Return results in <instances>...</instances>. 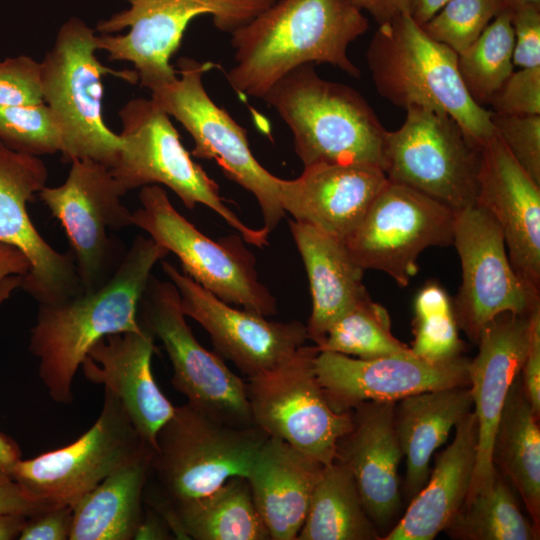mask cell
<instances>
[{
    "label": "cell",
    "mask_w": 540,
    "mask_h": 540,
    "mask_svg": "<svg viewBox=\"0 0 540 540\" xmlns=\"http://www.w3.org/2000/svg\"><path fill=\"white\" fill-rule=\"evenodd\" d=\"M368 28L352 0H276L231 33L235 65L226 78L239 96L259 99L307 63L330 64L359 78L348 48Z\"/></svg>",
    "instance_id": "6da1fadb"
},
{
    "label": "cell",
    "mask_w": 540,
    "mask_h": 540,
    "mask_svg": "<svg viewBox=\"0 0 540 540\" xmlns=\"http://www.w3.org/2000/svg\"><path fill=\"white\" fill-rule=\"evenodd\" d=\"M169 254L138 236L111 276L98 288L53 304H39L29 349L53 401L73 400L72 382L89 350L110 334L142 330L139 305L155 264Z\"/></svg>",
    "instance_id": "7a4b0ae2"
},
{
    "label": "cell",
    "mask_w": 540,
    "mask_h": 540,
    "mask_svg": "<svg viewBox=\"0 0 540 540\" xmlns=\"http://www.w3.org/2000/svg\"><path fill=\"white\" fill-rule=\"evenodd\" d=\"M300 65L261 98L285 122L303 167L360 164L383 170L387 131L356 89Z\"/></svg>",
    "instance_id": "3957f363"
},
{
    "label": "cell",
    "mask_w": 540,
    "mask_h": 540,
    "mask_svg": "<svg viewBox=\"0 0 540 540\" xmlns=\"http://www.w3.org/2000/svg\"><path fill=\"white\" fill-rule=\"evenodd\" d=\"M366 61L378 94L391 104L446 114L479 147L493 136L491 111L467 93L457 69V53L432 39L411 14L379 25Z\"/></svg>",
    "instance_id": "277c9868"
},
{
    "label": "cell",
    "mask_w": 540,
    "mask_h": 540,
    "mask_svg": "<svg viewBox=\"0 0 540 540\" xmlns=\"http://www.w3.org/2000/svg\"><path fill=\"white\" fill-rule=\"evenodd\" d=\"M97 50L95 31L78 17L67 19L40 61L42 96L60 128L63 158L69 162L89 158L110 168L121 140L103 119L102 79L111 75L136 84L138 76L134 70L115 71L103 65Z\"/></svg>",
    "instance_id": "5b68a950"
},
{
    "label": "cell",
    "mask_w": 540,
    "mask_h": 540,
    "mask_svg": "<svg viewBox=\"0 0 540 540\" xmlns=\"http://www.w3.org/2000/svg\"><path fill=\"white\" fill-rule=\"evenodd\" d=\"M269 436L257 426L224 424L189 402L175 407L157 434L145 491L171 503L206 496L246 477Z\"/></svg>",
    "instance_id": "8992f818"
},
{
    "label": "cell",
    "mask_w": 540,
    "mask_h": 540,
    "mask_svg": "<svg viewBox=\"0 0 540 540\" xmlns=\"http://www.w3.org/2000/svg\"><path fill=\"white\" fill-rule=\"evenodd\" d=\"M121 148L110 171L127 193L162 184L186 208L200 204L217 213L247 243L262 248L269 234L246 225L224 202L219 186L193 161L170 116L152 98H134L119 111Z\"/></svg>",
    "instance_id": "52a82bcc"
},
{
    "label": "cell",
    "mask_w": 540,
    "mask_h": 540,
    "mask_svg": "<svg viewBox=\"0 0 540 540\" xmlns=\"http://www.w3.org/2000/svg\"><path fill=\"white\" fill-rule=\"evenodd\" d=\"M128 8L99 20L97 48L111 61L133 65L140 85L152 88L177 76L170 64L189 23L210 15L214 26L232 33L276 0H122Z\"/></svg>",
    "instance_id": "ba28073f"
},
{
    "label": "cell",
    "mask_w": 540,
    "mask_h": 540,
    "mask_svg": "<svg viewBox=\"0 0 540 540\" xmlns=\"http://www.w3.org/2000/svg\"><path fill=\"white\" fill-rule=\"evenodd\" d=\"M177 64L179 77L152 88L151 98L190 134L193 157L215 160L225 176L256 198L264 222L262 228L270 234L285 216L279 194L280 178L257 161L247 130L207 93L203 75L212 64L188 57L180 58Z\"/></svg>",
    "instance_id": "9c48e42d"
},
{
    "label": "cell",
    "mask_w": 540,
    "mask_h": 540,
    "mask_svg": "<svg viewBox=\"0 0 540 540\" xmlns=\"http://www.w3.org/2000/svg\"><path fill=\"white\" fill-rule=\"evenodd\" d=\"M140 207L131 223L180 260L183 272L222 301L263 316L277 313V301L258 278L254 255L241 235H204L172 205L159 185L139 192Z\"/></svg>",
    "instance_id": "30bf717a"
},
{
    "label": "cell",
    "mask_w": 540,
    "mask_h": 540,
    "mask_svg": "<svg viewBox=\"0 0 540 540\" xmlns=\"http://www.w3.org/2000/svg\"><path fill=\"white\" fill-rule=\"evenodd\" d=\"M480 149L450 116L412 106L387 131L383 171L454 212L476 204Z\"/></svg>",
    "instance_id": "8fae6325"
},
{
    "label": "cell",
    "mask_w": 540,
    "mask_h": 540,
    "mask_svg": "<svg viewBox=\"0 0 540 540\" xmlns=\"http://www.w3.org/2000/svg\"><path fill=\"white\" fill-rule=\"evenodd\" d=\"M316 345H303L281 365L249 377L246 393L255 426L329 465L352 426L351 411L336 412L317 379Z\"/></svg>",
    "instance_id": "7c38bea8"
},
{
    "label": "cell",
    "mask_w": 540,
    "mask_h": 540,
    "mask_svg": "<svg viewBox=\"0 0 540 540\" xmlns=\"http://www.w3.org/2000/svg\"><path fill=\"white\" fill-rule=\"evenodd\" d=\"M185 317L176 286L151 276L138 318L163 344L173 368V387L187 402L224 424L255 426L246 382L197 341Z\"/></svg>",
    "instance_id": "4fadbf2b"
},
{
    "label": "cell",
    "mask_w": 540,
    "mask_h": 540,
    "mask_svg": "<svg viewBox=\"0 0 540 540\" xmlns=\"http://www.w3.org/2000/svg\"><path fill=\"white\" fill-rule=\"evenodd\" d=\"M147 447L121 401L104 389L101 412L85 433L67 446L19 459L11 478L48 507L73 506Z\"/></svg>",
    "instance_id": "5bb4252c"
},
{
    "label": "cell",
    "mask_w": 540,
    "mask_h": 540,
    "mask_svg": "<svg viewBox=\"0 0 540 540\" xmlns=\"http://www.w3.org/2000/svg\"><path fill=\"white\" fill-rule=\"evenodd\" d=\"M455 212L431 197L388 180L345 240L364 269L387 273L405 287L428 247L453 244Z\"/></svg>",
    "instance_id": "9a60e30c"
},
{
    "label": "cell",
    "mask_w": 540,
    "mask_h": 540,
    "mask_svg": "<svg viewBox=\"0 0 540 540\" xmlns=\"http://www.w3.org/2000/svg\"><path fill=\"white\" fill-rule=\"evenodd\" d=\"M462 282L453 302L459 329L477 343L485 325L503 312L529 314L540 304L510 262L503 233L494 218L475 204L455 212L453 244Z\"/></svg>",
    "instance_id": "2e32d148"
},
{
    "label": "cell",
    "mask_w": 540,
    "mask_h": 540,
    "mask_svg": "<svg viewBox=\"0 0 540 540\" xmlns=\"http://www.w3.org/2000/svg\"><path fill=\"white\" fill-rule=\"evenodd\" d=\"M70 163L65 181L45 186L38 195L64 228L81 286L87 292L111 276L109 232L132 225V212L122 203L126 193L108 166L89 158Z\"/></svg>",
    "instance_id": "e0dca14e"
},
{
    "label": "cell",
    "mask_w": 540,
    "mask_h": 540,
    "mask_svg": "<svg viewBox=\"0 0 540 540\" xmlns=\"http://www.w3.org/2000/svg\"><path fill=\"white\" fill-rule=\"evenodd\" d=\"M48 170L40 157L15 152L0 142V243L19 249L30 270L21 287L39 304H53L83 292L70 255L39 234L27 203L45 186Z\"/></svg>",
    "instance_id": "ac0fdd59"
},
{
    "label": "cell",
    "mask_w": 540,
    "mask_h": 540,
    "mask_svg": "<svg viewBox=\"0 0 540 540\" xmlns=\"http://www.w3.org/2000/svg\"><path fill=\"white\" fill-rule=\"evenodd\" d=\"M161 267L179 292L184 314L207 331L219 354L247 378L281 365L308 340L306 325L299 321H269L258 313L236 309L173 264L161 260Z\"/></svg>",
    "instance_id": "d6986e66"
},
{
    "label": "cell",
    "mask_w": 540,
    "mask_h": 540,
    "mask_svg": "<svg viewBox=\"0 0 540 540\" xmlns=\"http://www.w3.org/2000/svg\"><path fill=\"white\" fill-rule=\"evenodd\" d=\"M470 358L429 361L412 353L373 359L319 351L314 360L317 379L336 412L351 411L362 402H396L414 394L470 386Z\"/></svg>",
    "instance_id": "ffe728a7"
},
{
    "label": "cell",
    "mask_w": 540,
    "mask_h": 540,
    "mask_svg": "<svg viewBox=\"0 0 540 540\" xmlns=\"http://www.w3.org/2000/svg\"><path fill=\"white\" fill-rule=\"evenodd\" d=\"M476 204L499 225L517 275L540 295V184L495 133L480 149Z\"/></svg>",
    "instance_id": "44dd1931"
},
{
    "label": "cell",
    "mask_w": 540,
    "mask_h": 540,
    "mask_svg": "<svg viewBox=\"0 0 540 540\" xmlns=\"http://www.w3.org/2000/svg\"><path fill=\"white\" fill-rule=\"evenodd\" d=\"M529 314L503 312L495 316L481 331L478 353L470 359L469 387L478 440L466 500L488 490L497 477L498 471L492 462L493 440L507 393L521 372L526 356Z\"/></svg>",
    "instance_id": "7402d4cb"
},
{
    "label": "cell",
    "mask_w": 540,
    "mask_h": 540,
    "mask_svg": "<svg viewBox=\"0 0 540 540\" xmlns=\"http://www.w3.org/2000/svg\"><path fill=\"white\" fill-rule=\"evenodd\" d=\"M387 182L376 166L314 164L295 179L280 178V201L294 221L345 242Z\"/></svg>",
    "instance_id": "603a6c76"
},
{
    "label": "cell",
    "mask_w": 540,
    "mask_h": 540,
    "mask_svg": "<svg viewBox=\"0 0 540 540\" xmlns=\"http://www.w3.org/2000/svg\"><path fill=\"white\" fill-rule=\"evenodd\" d=\"M154 339L143 327L138 332L110 334L92 346L80 366L86 379L103 385L121 401L140 437L153 451L158 432L175 411L152 373Z\"/></svg>",
    "instance_id": "cb8c5ba5"
},
{
    "label": "cell",
    "mask_w": 540,
    "mask_h": 540,
    "mask_svg": "<svg viewBox=\"0 0 540 540\" xmlns=\"http://www.w3.org/2000/svg\"><path fill=\"white\" fill-rule=\"evenodd\" d=\"M395 402H362L351 410L352 426L339 440L336 460L351 471L364 508L378 528L396 517L398 468L403 457L394 421Z\"/></svg>",
    "instance_id": "d4e9b609"
},
{
    "label": "cell",
    "mask_w": 540,
    "mask_h": 540,
    "mask_svg": "<svg viewBox=\"0 0 540 540\" xmlns=\"http://www.w3.org/2000/svg\"><path fill=\"white\" fill-rule=\"evenodd\" d=\"M325 465L268 437L246 476L271 540H296Z\"/></svg>",
    "instance_id": "484cf974"
},
{
    "label": "cell",
    "mask_w": 540,
    "mask_h": 540,
    "mask_svg": "<svg viewBox=\"0 0 540 540\" xmlns=\"http://www.w3.org/2000/svg\"><path fill=\"white\" fill-rule=\"evenodd\" d=\"M455 428L453 441L436 456L427 482L381 540H433L464 504L477 456L478 426L474 412L467 413Z\"/></svg>",
    "instance_id": "4316f807"
},
{
    "label": "cell",
    "mask_w": 540,
    "mask_h": 540,
    "mask_svg": "<svg viewBox=\"0 0 540 540\" xmlns=\"http://www.w3.org/2000/svg\"><path fill=\"white\" fill-rule=\"evenodd\" d=\"M289 228L311 291L307 336L318 345L335 321L370 297L362 282L365 270L344 241L294 220L289 221Z\"/></svg>",
    "instance_id": "83f0119b"
},
{
    "label": "cell",
    "mask_w": 540,
    "mask_h": 540,
    "mask_svg": "<svg viewBox=\"0 0 540 540\" xmlns=\"http://www.w3.org/2000/svg\"><path fill=\"white\" fill-rule=\"evenodd\" d=\"M395 429L406 459L405 492L413 498L430 475V460L452 428L472 411L469 386L426 391L398 400Z\"/></svg>",
    "instance_id": "f1b7e54d"
},
{
    "label": "cell",
    "mask_w": 540,
    "mask_h": 540,
    "mask_svg": "<svg viewBox=\"0 0 540 540\" xmlns=\"http://www.w3.org/2000/svg\"><path fill=\"white\" fill-rule=\"evenodd\" d=\"M152 454V448H145L72 506L69 540H134Z\"/></svg>",
    "instance_id": "f546056e"
},
{
    "label": "cell",
    "mask_w": 540,
    "mask_h": 540,
    "mask_svg": "<svg viewBox=\"0 0 540 540\" xmlns=\"http://www.w3.org/2000/svg\"><path fill=\"white\" fill-rule=\"evenodd\" d=\"M520 373L507 393L496 427L492 462L519 493L531 521L540 525V430Z\"/></svg>",
    "instance_id": "4dcf8cb0"
},
{
    "label": "cell",
    "mask_w": 540,
    "mask_h": 540,
    "mask_svg": "<svg viewBox=\"0 0 540 540\" xmlns=\"http://www.w3.org/2000/svg\"><path fill=\"white\" fill-rule=\"evenodd\" d=\"M354 477L340 461L324 466L296 540H380Z\"/></svg>",
    "instance_id": "1f68e13d"
},
{
    "label": "cell",
    "mask_w": 540,
    "mask_h": 540,
    "mask_svg": "<svg viewBox=\"0 0 540 540\" xmlns=\"http://www.w3.org/2000/svg\"><path fill=\"white\" fill-rule=\"evenodd\" d=\"M171 504L189 539H270L244 476L228 479L206 496Z\"/></svg>",
    "instance_id": "d6a6232c"
},
{
    "label": "cell",
    "mask_w": 540,
    "mask_h": 540,
    "mask_svg": "<svg viewBox=\"0 0 540 540\" xmlns=\"http://www.w3.org/2000/svg\"><path fill=\"white\" fill-rule=\"evenodd\" d=\"M444 531L460 540L539 539V529L521 512L500 473L488 490L464 502Z\"/></svg>",
    "instance_id": "836d02e7"
},
{
    "label": "cell",
    "mask_w": 540,
    "mask_h": 540,
    "mask_svg": "<svg viewBox=\"0 0 540 540\" xmlns=\"http://www.w3.org/2000/svg\"><path fill=\"white\" fill-rule=\"evenodd\" d=\"M514 31L508 9L497 15L481 35L457 54V69L472 100L484 107L501 88L513 65Z\"/></svg>",
    "instance_id": "e575fe53"
},
{
    "label": "cell",
    "mask_w": 540,
    "mask_h": 540,
    "mask_svg": "<svg viewBox=\"0 0 540 540\" xmlns=\"http://www.w3.org/2000/svg\"><path fill=\"white\" fill-rule=\"evenodd\" d=\"M316 346L319 351L360 359L412 353L393 335L388 311L370 297L335 321Z\"/></svg>",
    "instance_id": "d590c367"
},
{
    "label": "cell",
    "mask_w": 540,
    "mask_h": 540,
    "mask_svg": "<svg viewBox=\"0 0 540 540\" xmlns=\"http://www.w3.org/2000/svg\"><path fill=\"white\" fill-rule=\"evenodd\" d=\"M413 354L439 362L461 355L464 344L459 337L453 302L438 283L430 281L417 293L414 301Z\"/></svg>",
    "instance_id": "8d00e7d4"
},
{
    "label": "cell",
    "mask_w": 540,
    "mask_h": 540,
    "mask_svg": "<svg viewBox=\"0 0 540 540\" xmlns=\"http://www.w3.org/2000/svg\"><path fill=\"white\" fill-rule=\"evenodd\" d=\"M0 142L22 154L43 156L62 151L58 123L44 103L0 105Z\"/></svg>",
    "instance_id": "74e56055"
},
{
    "label": "cell",
    "mask_w": 540,
    "mask_h": 540,
    "mask_svg": "<svg viewBox=\"0 0 540 540\" xmlns=\"http://www.w3.org/2000/svg\"><path fill=\"white\" fill-rule=\"evenodd\" d=\"M506 9L503 0H449L421 26L432 39L458 54Z\"/></svg>",
    "instance_id": "f35d334b"
},
{
    "label": "cell",
    "mask_w": 540,
    "mask_h": 540,
    "mask_svg": "<svg viewBox=\"0 0 540 540\" xmlns=\"http://www.w3.org/2000/svg\"><path fill=\"white\" fill-rule=\"evenodd\" d=\"M491 123L495 135L514 159L540 184V115H504L491 111Z\"/></svg>",
    "instance_id": "ab89813d"
},
{
    "label": "cell",
    "mask_w": 540,
    "mask_h": 540,
    "mask_svg": "<svg viewBox=\"0 0 540 540\" xmlns=\"http://www.w3.org/2000/svg\"><path fill=\"white\" fill-rule=\"evenodd\" d=\"M43 102L41 62L19 55L0 61V105Z\"/></svg>",
    "instance_id": "60d3db41"
},
{
    "label": "cell",
    "mask_w": 540,
    "mask_h": 540,
    "mask_svg": "<svg viewBox=\"0 0 540 540\" xmlns=\"http://www.w3.org/2000/svg\"><path fill=\"white\" fill-rule=\"evenodd\" d=\"M489 105L497 114L540 115V67L513 71Z\"/></svg>",
    "instance_id": "b9f144b4"
},
{
    "label": "cell",
    "mask_w": 540,
    "mask_h": 540,
    "mask_svg": "<svg viewBox=\"0 0 540 540\" xmlns=\"http://www.w3.org/2000/svg\"><path fill=\"white\" fill-rule=\"evenodd\" d=\"M510 14L514 31V67H540V8L527 6L510 11Z\"/></svg>",
    "instance_id": "7bdbcfd3"
},
{
    "label": "cell",
    "mask_w": 540,
    "mask_h": 540,
    "mask_svg": "<svg viewBox=\"0 0 540 540\" xmlns=\"http://www.w3.org/2000/svg\"><path fill=\"white\" fill-rule=\"evenodd\" d=\"M73 522V507L52 506L27 518L20 540H67Z\"/></svg>",
    "instance_id": "ee69618b"
},
{
    "label": "cell",
    "mask_w": 540,
    "mask_h": 540,
    "mask_svg": "<svg viewBox=\"0 0 540 540\" xmlns=\"http://www.w3.org/2000/svg\"><path fill=\"white\" fill-rule=\"evenodd\" d=\"M525 394L536 416L540 415V304L529 314L526 356L520 372Z\"/></svg>",
    "instance_id": "f6af8a7d"
},
{
    "label": "cell",
    "mask_w": 540,
    "mask_h": 540,
    "mask_svg": "<svg viewBox=\"0 0 540 540\" xmlns=\"http://www.w3.org/2000/svg\"><path fill=\"white\" fill-rule=\"evenodd\" d=\"M46 508L11 477L0 475V514L30 517Z\"/></svg>",
    "instance_id": "bcb514c9"
},
{
    "label": "cell",
    "mask_w": 540,
    "mask_h": 540,
    "mask_svg": "<svg viewBox=\"0 0 540 540\" xmlns=\"http://www.w3.org/2000/svg\"><path fill=\"white\" fill-rule=\"evenodd\" d=\"M21 284L22 276L19 275L8 276L0 282V306ZM19 459L21 451L18 444L9 436L0 433V475L11 477L12 468Z\"/></svg>",
    "instance_id": "7dc6e473"
},
{
    "label": "cell",
    "mask_w": 540,
    "mask_h": 540,
    "mask_svg": "<svg viewBox=\"0 0 540 540\" xmlns=\"http://www.w3.org/2000/svg\"><path fill=\"white\" fill-rule=\"evenodd\" d=\"M363 12H368L381 25L401 15L411 14L414 0H352Z\"/></svg>",
    "instance_id": "c3c4849f"
},
{
    "label": "cell",
    "mask_w": 540,
    "mask_h": 540,
    "mask_svg": "<svg viewBox=\"0 0 540 540\" xmlns=\"http://www.w3.org/2000/svg\"><path fill=\"white\" fill-rule=\"evenodd\" d=\"M173 534L164 518L152 507L144 504V512L134 540H171Z\"/></svg>",
    "instance_id": "681fc988"
},
{
    "label": "cell",
    "mask_w": 540,
    "mask_h": 540,
    "mask_svg": "<svg viewBox=\"0 0 540 540\" xmlns=\"http://www.w3.org/2000/svg\"><path fill=\"white\" fill-rule=\"evenodd\" d=\"M29 270L30 262L19 249L0 243V282L11 275L24 277Z\"/></svg>",
    "instance_id": "f907efd6"
},
{
    "label": "cell",
    "mask_w": 540,
    "mask_h": 540,
    "mask_svg": "<svg viewBox=\"0 0 540 540\" xmlns=\"http://www.w3.org/2000/svg\"><path fill=\"white\" fill-rule=\"evenodd\" d=\"M27 518L22 514H0V540L19 538Z\"/></svg>",
    "instance_id": "816d5d0a"
},
{
    "label": "cell",
    "mask_w": 540,
    "mask_h": 540,
    "mask_svg": "<svg viewBox=\"0 0 540 540\" xmlns=\"http://www.w3.org/2000/svg\"><path fill=\"white\" fill-rule=\"evenodd\" d=\"M449 0H414L411 16L423 25L432 18Z\"/></svg>",
    "instance_id": "f5cc1de1"
},
{
    "label": "cell",
    "mask_w": 540,
    "mask_h": 540,
    "mask_svg": "<svg viewBox=\"0 0 540 540\" xmlns=\"http://www.w3.org/2000/svg\"><path fill=\"white\" fill-rule=\"evenodd\" d=\"M509 11L522 7L533 6L540 8V0H503Z\"/></svg>",
    "instance_id": "db71d44e"
}]
</instances>
